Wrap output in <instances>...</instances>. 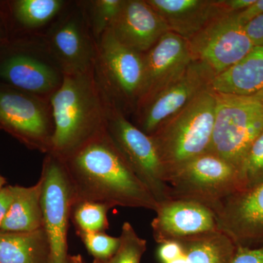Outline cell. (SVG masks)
I'll return each mask as SVG.
<instances>
[{"label":"cell","mask_w":263,"mask_h":263,"mask_svg":"<svg viewBox=\"0 0 263 263\" xmlns=\"http://www.w3.org/2000/svg\"><path fill=\"white\" fill-rule=\"evenodd\" d=\"M107 132L157 203L171 200V187L152 137L128 117L109 107Z\"/></svg>","instance_id":"obj_11"},{"label":"cell","mask_w":263,"mask_h":263,"mask_svg":"<svg viewBox=\"0 0 263 263\" xmlns=\"http://www.w3.org/2000/svg\"><path fill=\"white\" fill-rule=\"evenodd\" d=\"M167 263H187L186 262V257H185L184 254H183L181 257H178V258L174 259V260L171 261Z\"/></svg>","instance_id":"obj_37"},{"label":"cell","mask_w":263,"mask_h":263,"mask_svg":"<svg viewBox=\"0 0 263 263\" xmlns=\"http://www.w3.org/2000/svg\"><path fill=\"white\" fill-rule=\"evenodd\" d=\"M42 34L65 75L94 69L98 43L90 28L84 0L70 1Z\"/></svg>","instance_id":"obj_9"},{"label":"cell","mask_w":263,"mask_h":263,"mask_svg":"<svg viewBox=\"0 0 263 263\" xmlns=\"http://www.w3.org/2000/svg\"><path fill=\"white\" fill-rule=\"evenodd\" d=\"M214 214L218 230L237 247H263V181L230 195Z\"/></svg>","instance_id":"obj_14"},{"label":"cell","mask_w":263,"mask_h":263,"mask_svg":"<svg viewBox=\"0 0 263 263\" xmlns=\"http://www.w3.org/2000/svg\"><path fill=\"white\" fill-rule=\"evenodd\" d=\"M182 245L178 240H169L160 243L157 255L162 263H167L182 256Z\"/></svg>","instance_id":"obj_29"},{"label":"cell","mask_w":263,"mask_h":263,"mask_svg":"<svg viewBox=\"0 0 263 263\" xmlns=\"http://www.w3.org/2000/svg\"><path fill=\"white\" fill-rule=\"evenodd\" d=\"M162 17L169 32L191 39L211 22L224 14L219 0H146Z\"/></svg>","instance_id":"obj_18"},{"label":"cell","mask_w":263,"mask_h":263,"mask_svg":"<svg viewBox=\"0 0 263 263\" xmlns=\"http://www.w3.org/2000/svg\"><path fill=\"white\" fill-rule=\"evenodd\" d=\"M69 3V0H16L7 7L24 35H32L43 34Z\"/></svg>","instance_id":"obj_22"},{"label":"cell","mask_w":263,"mask_h":263,"mask_svg":"<svg viewBox=\"0 0 263 263\" xmlns=\"http://www.w3.org/2000/svg\"><path fill=\"white\" fill-rule=\"evenodd\" d=\"M10 29L11 22L10 21L8 7L0 8V47H3L11 41L9 37Z\"/></svg>","instance_id":"obj_32"},{"label":"cell","mask_w":263,"mask_h":263,"mask_svg":"<svg viewBox=\"0 0 263 263\" xmlns=\"http://www.w3.org/2000/svg\"><path fill=\"white\" fill-rule=\"evenodd\" d=\"M120 245L116 253L109 259H94L92 263H141L142 257L147 249L146 240L141 238L130 223L123 224Z\"/></svg>","instance_id":"obj_26"},{"label":"cell","mask_w":263,"mask_h":263,"mask_svg":"<svg viewBox=\"0 0 263 263\" xmlns=\"http://www.w3.org/2000/svg\"><path fill=\"white\" fill-rule=\"evenodd\" d=\"M155 212L151 226L159 245L219 231L214 212L197 202L171 199L158 204Z\"/></svg>","instance_id":"obj_15"},{"label":"cell","mask_w":263,"mask_h":263,"mask_svg":"<svg viewBox=\"0 0 263 263\" xmlns=\"http://www.w3.org/2000/svg\"><path fill=\"white\" fill-rule=\"evenodd\" d=\"M242 189L250 188L263 181V132L249 147L239 169Z\"/></svg>","instance_id":"obj_27"},{"label":"cell","mask_w":263,"mask_h":263,"mask_svg":"<svg viewBox=\"0 0 263 263\" xmlns=\"http://www.w3.org/2000/svg\"><path fill=\"white\" fill-rule=\"evenodd\" d=\"M73 190V204L90 201L157 210L158 203L105 130L61 159ZM72 204V205H73Z\"/></svg>","instance_id":"obj_1"},{"label":"cell","mask_w":263,"mask_h":263,"mask_svg":"<svg viewBox=\"0 0 263 263\" xmlns=\"http://www.w3.org/2000/svg\"><path fill=\"white\" fill-rule=\"evenodd\" d=\"M54 129L51 98L0 84V129L29 149L46 155Z\"/></svg>","instance_id":"obj_8"},{"label":"cell","mask_w":263,"mask_h":263,"mask_svg":"<svg viewBox=\"0 0 263 263\" xmlns=\"http://www.w3.org/2000/svg\"><path fill=\"white\" fill-rule=\"evenodd\" d=\"M51 102L55 129L49 153L59 158L106 130L109 106L95 80L94 69L65 75Z\"/></svg>","instance_id":"obj_2"},{"label":"cell","mask_w":263,"mask_h":263,"mask_svg":"<svg viewBox=\"0 0 263 263\" xmlns=\"http://www.w3.org/2000/svg\"><path fill=\"white\" fill-rule=\"evenodd\" d=\"M13 197V186H5L0 191V227L8 213Z\"/></svg>","instance_id":"obj_35"},{"label":"cell","mask_w":263,"mask_h":263,"mask_svg":"<svg viewBox=\"0 0 263 263\" xmlns=\"http://www.w3.org/2000/svg\"><path fill=\"white\" fill-rule=\"evenodd\" d=\"M144 54L126 47L110 29L98 43L95 80L110 108L128 116L136 111L141 98Z\"/></svg>","instance_id":"obj_4"},{"label":"cell","mask_w":263,"mask_h":263,"mask_svg":"<svg viewBox=\"0 0 263 263\" xmlns=\"http://www.w3.org/2000/svg\"><path fill=\"white\" fill-rule=\"evenodd\" d=\"M216 106L215 92L208 89L150 136L167 183L185 164L210 150Z\"/></svg>","instance_id":"obj_3"},{"label":"cell","mask_w":263,"mask_h":263,"mask_svg":"<svg viewBox=\"0 0 263 263\" xmlns=\"http://www.w3.org/2000/svg\"><path fill=\"white\" fill-rule=\"evenodd\" d=\"M44 228L30 232L0 230V263H50Z\"/></svg>","instance_id":"obj_21"},{"label":"cell","mask_w":263,"mask_h":263,"mask_svg":"<svg viewBox=\"0 0 263 263\" xmlns=\"http://www.w3.org/2000/svg\"><path fill=\"white\" fill-rule=\"evenodd\" d=\"M230 263H263V247L257 249L237 247L236 252Z\"/></svg>","instance_id":"obj_30"},{"label":"cell","mask_w":263,"mask_h":263,"mask_svg":"<svg viewBox=\"0 0 263 263\" xmlns=\"http://www.w3.org/2000/svg\"><path fill=\"white\" fill-rule=\"evenodd\" d=\"M94 259L104 260L111 257L120 245L119 237L110 236L105 232H76Z\"/></svg>","instance_id":"obj_28"},{"label":"cell","mask_w":263,"mask_h":263,"mask_svg":"<svg viewBox=\"0 0 263 263\" xmlns=\"http://www.w3.org/2000/svg\"><path fill=\"white\" fill-rule=\"evenodd\" d=\"M211 89L214 92L239 96L263 95V45L254 46L238 63L216 75Z\"/></svg>","instance_id":"obj_19"},{"label":"cell","mask_w":263,"mask_h":263,"mask_svg":"<svg viewBox=\"0 0 263 263\" xmlns=\"http://www.w3.org/2000/svg\"><path fill=\"white\" fill-rule=\"evenodd\" d=\"M215 95V117L209 152L239 171L249 147L263 132V105L257 97Z\"/></svg>","instance_id":"obj_5"},{"label":"cell","mask_w":263,"mask_h":263,"mask_svg":"<svg viewBox=\"0 0 263 263\" xmlns=\"http://www.w3.org/2000/svg\"><path fill=\"white\" fill-rule=\"evenodd\" d=\"M193 61L187 41L171 32L164 34L144 53L143 86L136 109L179 79Z\"/></svg>","instance_id":"obj_16"},{"label":"cell","mask_w":263,"mask_h":263,"mask_svg":"<svg viewBox=\"0 0 263 263\" xmlns=\"http://www.w3.org/2000/svg\"><path fill=\"white\" fill-rule=\"evenodd\" d=\"M257 98H259L260 99L261 102H262V105H263V95H260V96L257 97Z\"/></svg>","instance_id":"obj_39"},{"label":"cell","mask_w":263,"mask_h":263,"mask_svg":"<svg viewBox=\"0 0 263 263\" xmlns=\"http://www.w3.org/2000/svg\"><path fill=\"white\" fill-rule=\"evenodd\" d=\"M237 13H224L187 41L193 60L203 62L216 76L238 63L254 47Z\"/></svg>","instance_id":"obj_12"},{"label":"cell","mask_w":263,"mask_h":263,"mask_svg":"<svg viewBox=\"0 0 263 263\" xmlns=\"http://www.w3.org/2000/svg\"><path fill=\"white\" fill-rule=\"evenodd\" d=\"M168 184L171 199L197 202L213 212L230 195L243 190L238 170L211 152L185 164Z\"/></svg>","instance_id":"obj_7"},{"label":"cell","mask_w":263,"mask_h":263,"mask_svg":"<svg viewBox=\"0 0 263 263\" xmlns=\"http://www.w3.org/2000/svg\"><path fill=\"white\" fill-rule=\"evenodd\" d=\"M245 31L254 46L263 45V15L249 22L245 25Z\"/></svg>","instance_id":"obj_31"},{"label":"cell","mask_w":263,"mask_h":263,"mask_svg":"<svg viewBox=\"0 0 263 263\" xmlns=\"http://www.w3.org/2000/svg\"><path fill=\"white\" fill-rule=\"evenodd\" d=\"M13 197L0 230L30 232L43 227L42 209L43 181L29 187L13 186Z\"/></svg>","instance_id":"obj_20"},{"label":"cell","mask_w":263,"mask_h":263,"mask_svg":"<svg viewBox=\"0 0 263 263\" xmlns=\"http://www.w3.org/2000/svg\"><path fill=\"white\" fill-rule=\"evenodd\" d=\"M187 263H230L237 247L220 231L178 240Z\"/></svg>","instance_id":"obj_23"},{"label":"cell","mask_w":263,"mask_h":263,"mask_svg":"<svg viewBox=\"0 0 263 263\" xmlns=\"http://www.w3.org/2000/svg\"><path fill=\"white\" fill-rule=\"evenodd\" d=\"M124 0H84L90 28L97 43L110 29Z\"/></svg>","instance_id":"obj_25"},{"label":"cell","mask_w":263,"mask_h":263,"mask_svg":"<svg viewBox=\"0 0 263 263\" xmlns=\"http://www.w3.org/2000/svg\"><path fill=\"white\" fill-rule=\"evenodd\" d=\"M261 15H263V0H255L248 8L237 13L240 22L245 25Z\"/></svg>","instance_id":"obj_33"},{"label":"cell","mask_w":263,"mask_h":263,"mask_svg":"<svg viewBox=\"0 0 263 263\" xmlns=\"http://www.w3.org/2000/svg\"><path fill=\"white\" fill-rule=\"evenodd\" d=\"M43 227L50 247V263H68L67 232L73 204V190L61 159L48 153L43 160Z\"/></svg>","instance_id":"obj_10"},{"label":"cell","mask_w":263,"mask_h":263,"mask_svg":"<svg viewBox=\"0 0 263 263\" xmlns=\"http://www.w3.org/2000/svg\"><path fill=\"white\" fill-rule=\"evenodd\" d=\"M255 0H219L223 11L226 13H237L245 10Z\"/></svg>","instance_id":"obj_34"},{"label":"cell","mask_w":263,"mask_h":263,"mask_svg":"<svg viewBox=\"0 0 263 263\" xmlns=\"http://www.w3.org/2000/svg\"><path fill=\"white\" fill-rule=\"evenodd\" d=\"M5 183H6V180L0 174V191H1L2 189L4 187Z\"/></svg>","instance_id":"obj_38"},{"label":"cell","mask_w":263,"mask_h":263,"mask_svg":"<svg viewBox=\"0 0 263 263\" xmlns=\"http://www.w3.org/2000/svg\"><path fill=\"white\" fill-rule=\"evenodd\" d=\"M215 76L206 64L193 60L179 79L136 109L133 124L152 136L167 119L210 89Z\"/></svg>","instance_id":"obj_13"},{"label":"cell","mask_w":263,"mask_h":263,"mask_svg":"<svg viewBox=\"0 0 263 263\" xmlns=\"http://www.w3.org/2000/svg\"><path fill=\"white\" fill-rule=\"evenodd\" d=\"M68 263H85L84 257L81 254L69 256Z\"/></svg>","instance_id":"obj_36"},{"label":"cell","mask_w":263,"mask_h":263,"mask_svg":"<svg viewBox=\"0 0 263 263\" xmlns=\"http://www.w3.org/2000/svg\"><path fill=\"white\" fill-rule=\"evenodd\" d=\"M110 29L119 42L143 54L169 32L163 19L146 0H124Z\"/></svg>","instance_id":"obj_17"},{"label":"cell","mask_w":263,"mask_h":263,"mask_svg":"<svg viewBox=\"0 0 263 263\" xmlns=\"http://www.w3.org/2000/svg\"><path fill=\"white\" fill-rule=\"evenodd\" d=\"M0 59V79L26 92L51 98L65 79L42 34L24 35Z\"/></svg>","instance_id":"obj_6"},{"label":"cell","mask_w":263,"mask_h":263,"mask_svg":"<svg viewBox=\"0 0 263 263\" xmlns=\"http://www.w3.org/2000/svg\"><path fill=\"white\" fill-rule=\"evenodd\" d=\"M111 209L100 202H76L71 209L70 220L76 232H105L109 228L108 212Z\"/></svg>","instance_id":"obj_24"}]
</instances>
